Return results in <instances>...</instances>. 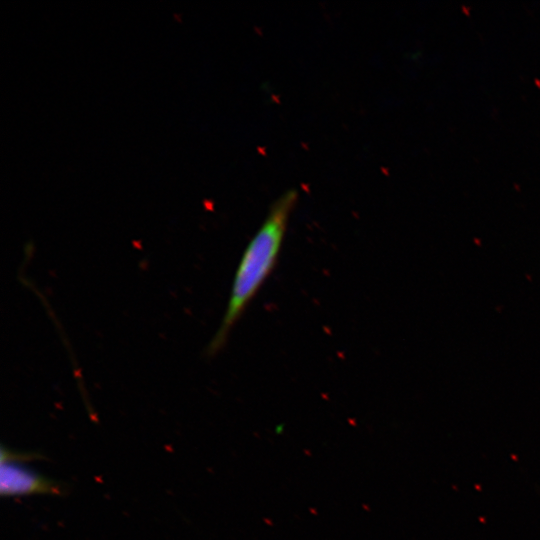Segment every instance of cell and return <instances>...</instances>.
<instances>
[{"label": "cell", "instance_id": "6da1fadb", "mask_svg": "<svg viewBox=\"0 0 540 540\" xmlns=\"http://www.w3.org/2000/svg\"><path fill=\"white\" fill-rule=\"evenodd\" d=\"M296 201L295 190H288L275 200L247 245L234 276L224 317L207 346V355H215L224 347L232 328L274 269Z\"/></svg>", "mask_w": 540, "mask_h": 540}, {"label": "cell", "instance_id": "7a4b0ae2", "mask_svg": "<svg viewBox=\"0 0 540 540\" xmlns=\"http://www.w3.org/2000/svg\"><path fill=\"white\" fill-rule=\"evenodd\" d=\"M19 461L1 463L0 492L3 497L38 494L60 495L63 487Z\"/></svg>", "mask_w": 540, "mask_h": 540}, {"label": "cell", "instance_id": "3957f363", "mask_svg": "<svg viewBox=\"0 0 540 540\" xmlns=\"http://www.w3.org/2000/svg\"><path fill=\"white\" fill-rule=\"evenodd\" d=\"M39 454L33 452H19L7 449L6 447H1V463L7 461H29L33 459H38Z\"/></svg>", "mask_w": 540, "mask_h": 540}]
</instances>
